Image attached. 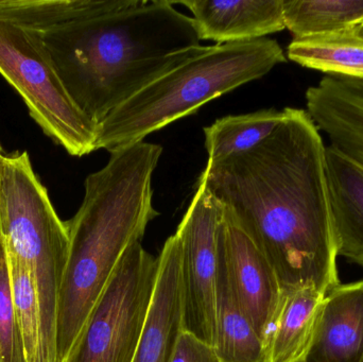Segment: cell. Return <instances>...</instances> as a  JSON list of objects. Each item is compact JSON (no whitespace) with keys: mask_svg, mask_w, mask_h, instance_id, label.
Wrapping results in <instances>:
<instances>
[{"mask_svg":"<svg viewBox=\"0 0 363 362\" xmlns=\"http://www.w3.org/2000/svg\"><path fill=\"white\" fill-rule=\"evenodd\" d=\"M255 148L207 162L201 174L211 197L262 251L281 289L340 284L325 142L306 110Z\"/></svg>","mask_w":363,"mask_h":362,"instance_id":"6da1fadb","label":"cell"},{"mask_svg":"<svg viewBox=\"0 0 363 362\" xmlns=\"http://www.w3.org/2000/svg\"><path fill=\"white\" fill-rule=\"evenodd\" d=\"M63 0L45 23L51 63L76 106L98 125L153 81L203 52L191 17L174 2Z\"/></svg>","mask_w":363,"mask_h":362,"instance_id":"7a4b0ae2","label":"cell"},{"mask_svg":"<svg viewBox=\"0 0 363 362\" xmlns=\"http://www.w3.org/2000/svg\"><path fill=\"white\" fill-rule=\"evenodd\" d=\"M159 145L138 142L111 153L85 180L82 204L67 222L69 251L57 301L55 362H67L125 253L142 242L159 213L152 176Z\"/></svg>","mask_w":363,"mask_h":362,"instance_id":"3957f363","label":"cell"},{"mask_svg":"<svg viewBox=\"0 0 363 362\" xmlns=\"http://www.w3.org/2000/svg\"><path fill=\"white\" fill-rule=\"evenodd\" d=\"M285 53L271 38L205 46L203 52L153 81L98 125L96 150L110 153L196 113L203 104L262 78Z\"/></svg>","mask_w":363,"mask_h":362,"instance_id":"277c9868","label":"cell"},{"mask_svg":"<svg viewBox=\"0 0 363 362\" xmlns=\"http://www.w3.org/2000/svg\"><path fill=\"white\" fill-rule=\"evenodd\" d=\"M63 0H0V74L23 98L45 135L72 157L96 151L98 125L62 84L43 40Z\"/></svg>","mask_w":363,"mask_h":362,"instance_id":"5b68a950","label":"cell"},{"mask_svg":"<svg viewBox=\"0 0 363 362\" xmlns=\"http://www.w3.org/2000/svg\"><path fill=\"white\" fill-rule=\"evenodd\" d=\"M0 213L6 252L29 268L35 282L45 357L46 362H55L57 301L69 251V232L34 172L27 151L2 157Z\"/></svg>","mask_w":363,"mask_h":362,"instance_id":"8992f818","label":"cell"},{"mask_svg":"<svg viewBox=\"0 0 363 362\" xmlns=\"http://www.w3.org/2000/svg\"><path fill=\"white\" fill-rule=\"evenodd\" d=\"M159 273V257L128 250L67 362H133Z\"/></svg>","mask_w":363,"mask_h":362,"instance_id":"52a82bcc","label":"cell"},{"mask_svg":"<svg viewBox=\"0 0 363 362\" xmlns=\"http://www.w3.org/2000/svg\"><path fill=\"white\" fill-rule=\"evenodd\" d=\"M222 218L221 206L199 181L176 233L181 247L184 331L213 346Z\"/></svg>","mask_w":363,"mask_h":362,"instance_id":"ba28073f","label":"cell"},{"mask_svg":"<svg viewBox=\"0 0 363 362\" xmlns=\"http://www.w3.org/2000/svg\"><path fill=\"white\" fill-rule=\"evenodd\" d=\"M219 239L239 303L266 344L281 295L277 273L249 236L224 213Z\"/></svg>","mask_w":363,"mask_h":362,"instance_id":"9c48e42d","label":"cell"},{"mask_svg":"<svg viewBox=\"0 0 363 362\" xmlns=\"http://www.w3.org/2000/svg\"><path fill=\"white\" fill-rule=\"evenodd\" d=\"M183 331L181 247L174 234L159 256V273L133 362H172Z\"/></svg>","mask_w":363,"mask_h":362,"instance_id":"30bf717a","label":"cell"},{"mask_svg":"<svg viewBox=\"0 0 363 362\" xmlns=\"http://www.w3.org/2000/svg\"><path fill=\"white\" fill-rule=\"evenodd\" d=\"M305 99L330 148L363 168V81L326 76L307 89Z\"/></svg>","mask_w":363,"mask_h":362,"instance_id":"8fae6325","label":"cell"},{"mask_svg":"<svg viewBox=\"0 0 363 362\" xmlns=\"http://www.w3.org/2000/svg\"><path fill=\"white\" fill-rule=\"evenodd\" d=\"M183 4L192 13L200 40L220 44L266 38L286 29L284 0H189Z\"/></svg>","mask_w":363,"mask_h":362,"instance_id":"7c38bea8","label":"cell"},{"mask_svg":"<svg viewBox=\"0 0 363 362\" xmlns=\"http://www.w3.org/2000/svg\"><path fill=\"white\" fill-rule=\"evenodd\" d=\"M305 362H363V280L328 293Z\"/></svg>","mask_w":363,"mask_h":362,"instance_id":"4fadbf2b","label":"cell"},{"mask_svg":"<svg viewBox=\"0 0 363 362\" xmlns=\"http://www.w3.org/2000/svg\"><path fill=\"white\" fill-rule=\"evenodd\" d=\"M326 293L313 287L281 289L267 337V362H303L317 332Z\"/></svg>","mask_w":363,"mask_h":362,"instance_id":"5bb4252c","label":"cell"},{"mask_svg":"<svg viewBox=\"0 0 363 362\" xmlns=\"http://www.w3.org/2000/svg\"><path fill=\"white\" fill-rule=\"evenodd\" d=\"M326 163L338 256L363 269V168L330 146Z\"/></svg>","mask_w":363,"mask_h":362,"instance_id":"9a60e30c","label":"cell"},{"mask_svg":"<svg viewBox=\"0 0 363 362\" xmlns=\"http://www.w3.org/2000/svg\"><path fill=\"white\" fill-rule=\"evenodd\" d=\"M220 234V233H219ZM213 348L222 362H267L266 348L239 303L219 239Z\"/></svg>","mask_w":363,"mask_h":362,"instance_id":"2e32d148","label":"cell"},{"mask_svg":"<svg viewBox=\"0 0 363 362\" xmlns=\"http://www.w3.org/2000/svg\"><path fill=\"white\" fill-rule=\"evenodd\" d=\"M288 59L326 76L363 81V38L357 31L294 38Z\"/></svg>","mask_w":363,"mask_h":362,"instance_id":"e0dca14e","label":"cell"},{"mask_svg":"<svg viewBox=\"0 0 363 362\" xmlns=\"http://www.w3.org/2000/svg\"><path fill=\"white\" fill-rule=\"evenodd\" d=\"M284 18L294 38L358 31L363 0H284Z\"/></svg>","mask_w":363,"mask_h":362,"instance_id":"ac0fdd59","label":"cell"},{"mask_svg":"<svg viewBox=\"0 0 363 362\" xmlns=\"http://www.w3.org/2000/svg\"><path fill=\"white\" fill-rule=\"evenodd\" d=\"M286 116V108H270L218 119L204 128L208 161H219L255 148L277 129Z\"/></svg>","mask_w":363,"mask_h":362,"instance_id":"d6986e66","label":"cell"},{"mask_svg":"<svg viewBox=\"0 0 363 362\" xmlns=\"http://www.w3.org/2000/svg\"><path fill=\"white\" fill-rule=\"evenodd\" d=\"M8 255L11 293L17 322L23 336L28 362H46L42 317L38 291L31 271L10 253Z\"/></svg>","mask_w":363,"mask_h":362,"instance_id":"ffe728a7","label":"cell"},{"mask_svg":"<svg viewBox=\"0 0 363 362\" xmlns=\"http://www.w3.org/2000/svg\"><path fill=\"white\" fill-rule=\"evenodd\" d=\"M0 362H28L13 305L8 255L4 239L0 242Z\"/></svg>","mask_w":363,"mask_h":362,"instance_id":"44dd1931","label":"cell"},{"mask_svg":"<svg viewBox=\"0 0 363 362\" xmlns=\"http://www.w3.org/2000/svg\"><path fill=\"white\" fill-rule=\"evenodd\" d=\"M172 362H222L213 346L183 331Z\"/></svg>","mask_w":363,"mask_h":362,"instance_id":"7402d4cb","label":"cell"},{"mask_svg":"<svg viewBox=\"0 0 363 362\" xmlns=\"http://www.w3.org/2000/svg\"><path fill=\"white\" fill-rule=\"evenodd\" d=\"M6 154L4 153V149H2L1 145H0V166H1L2 157ZM4 237H2V232H1V213H0V242H2Z\"/></svg>","mask_w":363,"mask_h":362,"instance_id":"603a6c76","label":"cell"},{"mask_svg":"<svg viewBox=\"0 0 363 362\" xmlns=\"http://www.w3.org/2000/svg\"><path fill=\"white\" fill-rule=\"evenodd\" d=\"M357 32H358V33H359V34H360V35H362V38H363V26H362V28H360V29H358V31H357Z\"/></svg>","mask_w":363,"mask_h":362,"instance_id":"cb8c5ba5","label":"cell"},{"mask_svg":"<svg viewBox=\"0 0 363 362\" xmlns=\"http://www.w3.org/2000/svg\"><path fill=\"white\" fill-rule=\"evenodd\" d=\"M303 362H305V361H303Z\"/></svg>","mask_w":363,"mask_h":362,"instance_id":"d4e9b609","label":"cell"}]
</instances>
